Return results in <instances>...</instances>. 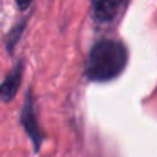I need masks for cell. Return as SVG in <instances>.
<instances>
[{
	"label": "cell",
	"mask_w": 157,
	"mask_h": 157,
	"mask_svg": "<svg viewBox=\"0 0 157 157\" xmlns=\"http://www.w3.org/2000/svg\"><path fill=\"white\" fill-rule=\"evenodd\" d=\"M128 64V51L116 40H101L93 44L86 61L84 73L90 81L108 82L116 79Z\"/></svg>",
	"instance_id": "obj_1"
},
{
	"label": "cell",
	"mask_w": 157,
	"mask_h": 157,
	"mask_svg": "<svg viewBox=\"0 0 157 157\" xmlns=\"http://www.w3.org/2000/svg\"><path fill=\"white\" fill-rule=\"evenodd\" d=\"M20 122H21L26 134L32 140L34 150L38 151L43 140H44V134H43L40 124H38V117H37V113H35V104H34V96H32L31 90H28L25 105H23V110H21V114H20Z\"/></svg>",
	"instance_id": "obj_2"
},
{
	"label": "cell",
	"mask_w": 157,
	"mask_h": 157,
	"mask_svg": "<svg viewBox=\"0 0 157 157\" xmlns=\"http://www.w3.org/2000/svg\"><path fill=\"white\" fill-rule=\"evenodd\" d=\"M125 2L127 0H90L92 15L98 23H110L119 15Z\"/></svg>",
	"instance_id": "obj_3"
},
{
	"label": "cell",
	"mask_w": 157,
	"mask_h": 157,
	"mask_svg": "<svg viewBox=\"0 0 157 157\" xmlns=\"http://www.w3.org/2000/svg\"><path fill=\"white\" fill-rule=\"evenodd\" d=\"M23 70H25V63L18 61L14 66V69L3 78V81L0 84V101L2 102H11L15 98V95L21 86Z\"/></svg>",
	"instance_id": "obj_4"
},
{
	"label": "cell",
	"mask_w": 157,
	"mask_h": 157,
	"mask_svg": "<svg viewBox=\"0 0 157 157\" xmlns=\"http://www.w3.org/2000/svg\"><path fill=\"white\" fill-rule=\"evenodd\" d=\"M25 26H26V21L23 20L8 32V35H6V49H8V52H12L14 48L17 46V43L20 41V38L23 35V31H25Z\"/></svg>",
	"instance_id": "obj_5"
},
{
	"label": "cell",
	"mask_w": 157,
	"mask_h": 157,
	"mask_svg": "<svg viewBox=\"0 0 157 157\" xmlns=\"http://www.w3.org/2000/svg\"><path fill=\"white\" fill-rule=\"evenodd\" d=\"M15 3H17V6H18L20 11H26V9L31 6L32 0H15Z\"/></svg>",
	"instance_id": "obj_6"
}]
</instances>
